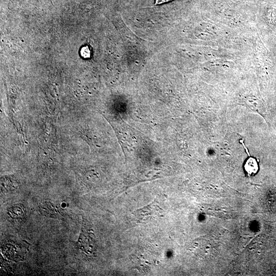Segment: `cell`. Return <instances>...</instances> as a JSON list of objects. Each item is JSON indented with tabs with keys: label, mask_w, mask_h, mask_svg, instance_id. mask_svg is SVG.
Instances as JSON below:
<instances>
[{
	"label": "cell",
	"mask_w": 276,
	"mask_h": 276,
	"mask_svg": "<svg viewBox=\"0 0 276 276\" xmlns=\"http://www.w3.org/2000/svg\"><path fill=\"white\" fill-rule=\"evenodd\" d=\"M243 169L245 175L248 178L257 174L259 170V165L256 158H248L244 162Z\"/></svg>",
	"instance_id": "2"
},
{
	"label": "cell",
	"mask_w": 276,
	"mask_h": 276,
	"mask_svg": "<svg viewBox=\"0 0 276 276\" xmlns=\"http://www.w3.org/2000/svg\"><path fill=\"white\" fill-rule=\"evenodd\" d=\"M172 1L173 0H156L155 6L160 5Z\"/></svg>",
	"instance_id": "3"
},
{
	"label": "cell",
	"mask_w": 276,
	"mask_h": 276,
	"mask_svg": "<svg viewBox=\"0 0 276 276\" xmlns=\"http://www.w3.org/2000/svg\"><path fill=\"white\" fill-rule=\"evenodd\" d=\"M162 214L163 210L154 202L133 212L138 222L145 223L162 217Z\"/></svg>",
	"instance_id": "1"
}]
</instances>
